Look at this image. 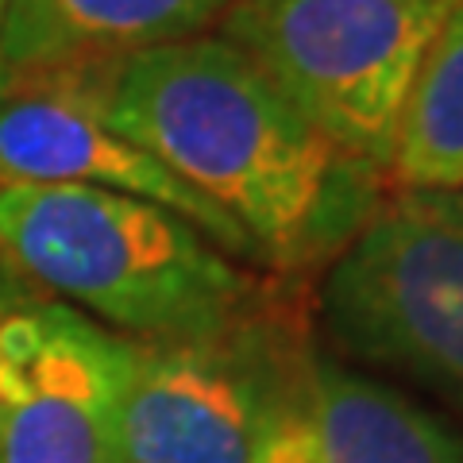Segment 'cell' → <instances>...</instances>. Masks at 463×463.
I'll return each mask as SVG.
<instances>
[{
	"mask_svg": "<svg viewBox=\"0 0 463 463\" xmlns=\"http://www.w3.org/2000/svg\"><path fill=\"white\" fill-rule=\"evenodd\" d=\"M386 174L398 190H463V5L417 70Z\"/></svg>",
	"mask_w": 463,
	"mask_h": 463,
	"instance_id": "obj_10",
	"label": "cell"
},
{
	"mask_svg": "<svg viewBox=\"0 0 463 463\" xmlns=\"http://www.w3.org/2000/svg\"><path fill=\"white\" fill-rule=\"evenodd\" d=\"M255 463H463V437L398 390L301 352Z\"/></svg>",
	"mask_w": 463,
	"mask_h": 463,
	"instance_id": "obj_8",
	"label": "cell"
},
{
	"mask_svg": "<svg viewBox=\"0 0 463 463\" xmlns=\"http://www.w3.org/2000/svg\"><path fill=\"white\" fill-rule=\"evenodd\" d=\"M109 62L58 66L8 78L0 90V185H93L139 197L190 221L236 263L259 251L224 209L182 182L151 151L112 132L100 116Z\"/></svg>",
	"mask_w": 463,
	"mask_h": 463,
	"instance_id": "obj_7",
	"label": "cell"
},
{
	"mask_svg": "<svg viewBox=\"0 0 463 463\" xmlns=\"http://www.w3.org/2000/svg\"><path fill=\"white\" fill-rule=\"evenodd\" d=\"M0 259L132 340H213L255 321V282L166 209L93 185H0Z\"/></svg>",
	"mask_w": 463,
	"mask_h": 463,
	"instance_id": "obj_2",
	"label": "cell"
},
{
	"mask_svg": "<svg viewBox=\"0 0 463 463\" xmlns=\"http://www.w3.org/2000/svg\"><path fill=\"white\" fill-rule=\"evenodd\" d=\"M289 364L255 321L213 340H132L120 463H255Z\"/></svg>",
	"mask_w": 463,
	"mask_h": 463,
	"instance_id": "obj_6",
	"label": "cell"
},
{
	"mask_svg": "<svg viewBox=\"0 0 463 463\" xmlns=\"http://www.w3.org/2000/svg\"><path fill=\"white\" fill-rule=\"evenodd\" d=\"M100 116L224 209L279 274L328 267L383 201V170L328 143L224 35L109 62Z\"/></svg>",
	"mask_w": 463,
	"mask_h": 463,
	"instance_id": "obj_1",
	"label": "cell"
},
{
	"mask_svg": "<svg viewBox=\"0 0 463 463\" xmlns=\"http://www.w3.org/2000/svg\"><path fill=\"white\" fill-rule=\"evenodd\" d=\"M463 0H232L221 35L344 155L390 170L432 39Z\"/></svg>",
	"mask_w": 463,
	"mask_h": 463,
	"instance_id": "obj_3",
	"label": "cell"
},
{
	"mask_svg": "<svg viewBox=\"0 0 463 463\" xmlns=\"http://www.w3.org/2000/svg\"><path fill=\"white\" fill-rule=\"evenodd\" d=\"M24 289H32V282H24L20 274L12 270V267L5 263V259H0V309L12 306V301H16V298L24 294Z\"/></svg>",
	"mask_w": 463,
	"mask_h": 463,
	"instance_id": "obj_11",
	"label": "cell"
},
{
	"mask_svg": "<svg viewBox=\"0 0 463 463\" xmlns=\"http://www.w3.org/2000/svg\"><path fill=\"white\" fill-rule=\"evenodd\" d=\"M232 0H8L0 24L5 81L58 66L116 62L124 54L205 35Z\"/></svg>",
	"mask_w": 463,
	"mask_h": 463,
	"instance_id": "obj_9",
	"label": "cell"
},
{
	"mask_svg": "<svg viewBox=\"0 0 463 463\" xmlns=\"http://www.w3.org/2000/svg\"><path fill=\"white\" fill-rule=\"evenodd\" d=\"M132 336L24 289L0 309V463H120Z\"/></svg>",
	"mask_w": 463,
	"mask_h": 463,
	"instance_id": "obj_5",
	"label": "cell"
},
{
	"mask_svg": "<svg viewBox=\"0 0 463 463\" xmlns=\"http://www.w3.org/2000/svg\"><path fill=\"white\" fill-rule=\"evenodd\" d=\"M5 8H8V0H0V24H5ZM0 90H5V62H0Z\"/></svg>",
	"mask_w": 463,
	"mask_h": 463,
	"instance_id": "obj_12",
	"label": "cell"
},
{
	"mask_svg": "<svg viewBox=\"0 0 463 463\" xmlns=\"http://www.w3.org/2000/svg\"><path fill=\"white\" fill-rule=\"evenodd\" d=\"M321 313L344 352L463 413V190L383 197L325 267Z\"/></svg>",
	"mask_w": 463,
	"mask_h": 463,
	"instance_id": "obj_4",
	"label": "cell"
}]
</instances>
